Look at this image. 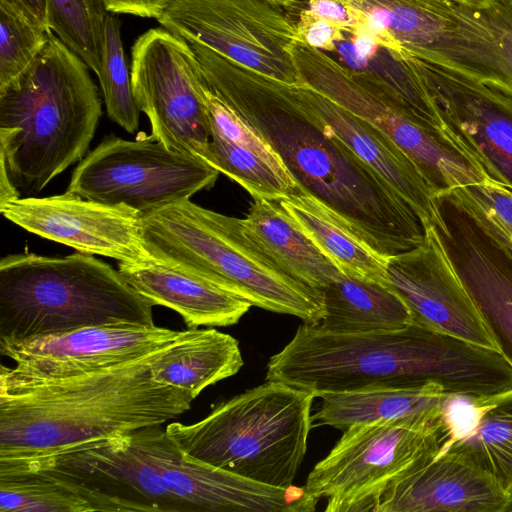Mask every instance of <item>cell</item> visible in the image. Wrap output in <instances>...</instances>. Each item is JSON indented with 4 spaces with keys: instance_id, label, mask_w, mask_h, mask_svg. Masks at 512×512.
Segmentation results:
<instances>
[{
    "instance_id": "1",
    "label": "cell",
    "mask_w": 512,
    "mask_h": 512,
    "mask_svg": "<svg viewBox=\"0 0 512 512\" xmlns=\"http://www.w3.org/2000/svg\"><path fill=\"white\" fill-rule=\"evenodd\" d=\"M188 43L206 87L266 139L300 189L387 258L423 241L425 229L412 207L319 121L297 85Z\"/></svg>"
},
{
    "instance_id": "2",
    "label": "cell",
    "mask_w": 512,
    "mask_h": 512,
    "mask_svg": "<svg viewBox=\"0 0 512 512\" xmlns=\"http://www.w3.org/2000/svg\"><path fill=\"white\" fill-rule=\"evenodd\" d=\"M265 380L315 398L382 386L435 384L483 403L512 388V365L497 350L417 324L366 334H333L303 322L267 364Z\"/></svg>"
},
{
    "instance_id": "3",
    "label": "cell",
    "mask_w": 512,
    "mask_h": 512,
    "mask_svg": "<svg viewBox=\"0 0 512 512\" xmlns=\"http://www.w3.org/2000/svg\"><path fill=\"white\" fill-rule=\"evenodd\" d=\"M164 348L66 378L0 377V458L41 454L179 417L195 398L153 379L151 365Z\"/></svg>"
},
{
    "instance_id": "4",
    "label": "cell",
    "mask_w": 512,
    "mask_h": 512,
    "mask_svg": "<svg viewBox=\"0 0 512 512\" xmlns=\"http://www.w3.org/2000/svg\"><path fill=\"white\" fill-rule=\"evenodd\" d=\"M30 467L112 499L121 512H245L250 480L187 458L162 425L37 454Z\"/></svg>"
},
{
    "instance_id": "5",
    "label": "cell",
    "mask_w": 512,
    "mask_h": 512,
    "mask_svg": "<svg viewBox=\"0 0 512 512\" xmlns=\"http://www.w3.org/2000/svg\"><path fill=\"white\" fill-rule=\"evenodd\" d=\"M88 68L49 33L30 65L0 88V204L35 196L86 156L102 115Z\"/></svg>"
},
{
    "instance_id": "6",
    "label": "cell",
    "mask_w": 512,
    "mask_h": 512,
    "mask_svg": "<svg viewBox=\"0 0 512 512\" xmlns=\"http://www.w3.org/2000/svg\"><path fill=\"white\" fill-rule=\"evenodd\" d=\"M140 235L149 258L204 277L252 306L309 324L324 316L322 292L284 272L246 236L241 219L186 198L142 215Z\"/></svg>"
},
{
    "instance_id": "7",
    "label": "cell",
    "mask_w": 512,
    "mask_h": 512,
    "mask_svg": "<svg viewBox=\"0 0 512 512\" xmlns=\"http://www.w3.org/2000/svg\"><path fill=\"white\" fill-rule=\"evenodd\" d=\"M89 326L153 327V305L112 266L80 252L10 254L0 262V340Z\"/></svg>"
},
{
    "instance_id": "8",
    "label": "cell",
    "mask_w": 512,
    "mask_h": 512,
    "mask_svg": "<svg viewBox=\"0 0 512 512\" xmlns=\"http://www.w3.org/2000/svg\"><path fill=\"white\" fill-rule=\"evenodd\" d=\"M313 393L265 380L213 407L202 420L166 426L187 458L248 480L293 486L304 460Z\"/></svg>"
},
{
    "instance_id": "9",
    "label": "cell",
    "mask_w": 512,
    "mask_h": 512,
    "mask_svg": "<svg viewBox=\"0 0 512 512\" xmlns=\"http://www.w3.org/2000/svg\"><path fill=\"white\" fill-rule=\"evenodd\" d=\"M455 401L444 411L347 428L311 470L305 490L326 499V512H374L386 492L450 445Z\"/></svg>"
},
{
    "instance_id": "10",
    "label": "cell",
    "mask_w": 512,
    "mask_h": 512,
    "mask_svg": "<svg viewBox=\"0 0 512 512\" xmlns=\"http://www.w3.org/2000/svg\"><path fill=\"white\" fill-rule=\"evenodd\" d=\"M361 26L398 57L451 67L509 87L494 38L476 0H348Z\"/></svg>"
},
{
    "instance_id": "11",
    "label": "cell",
    "mask_w": 512,
    "mask_h": 512,
    "mask_svg": "<svg viewBox=\"0 0 512 512\" xmlns=\"http://www.w3.org/2000/svg\"><path fill=\"white\" fill-rule=\"evenodd\" d=\"M289 50L300 84L384 132L410 158L434 194L492 183L482 166L446 130L416 123L361 85L326 52L300 41L294 42Z\"/></svg>"
},
{
    "instance_id": "12",
    "label": "cell",
    "mask_w": 512,
    "mask_h": 512,
    "mask_svg": "<svg viewBox=\"0 0 512 512\" xmlns=\"http://www.w3.org/2000/svg\"><path fill=\"white\" fill-rule=\"evenodd\" d=\"M219 171L202 158L169 149L152 136L103 138L74 169L67 191L145 215L211 188Z\"/></svg>"
},
{
    "instance_id": "13",
    "label": "cell",
    "mask_w": 512,
    "mask_h": 512,
    "mask_svg": "<svg viewBox=\"0 0 512 512\" xmlns=\"http://www.w3.org/2000/svg\"><path fill=\"white\" fill-rule=\"evenodd\" d=\"M429 223L497 349L512 365V244L464 188L434 195Z\"/></svg>"
},
{
    "instance_id": "14",
    "label": "cell",
    "mask_w": 512,
    "mask_h": 512,
    "mask_svg": "<svg viewBox=\"0 0 512 512\" xmlns=\"http://www.w3.org/2000/svg\"><path fill=\"white\" fill-rule=\"evenodd\" d=\"M285 7L264 0H170L157 21L244 68L299 85L289 51L298 41L296 21Z\"/></svg>"
},
{
    "instance_id": "15",
    "label": "cell",
    "mask_w": 512,
    "mask_h": 512,
    "mask_svg": "<svg viewBox=\"0 0 512 512\" xmlns=\"http://www.w3.org/2000/svg\"><path fill=\"white\" fill-rule=\"evenodd\" d=\"M131 56L133 91L151 136L171 150L202 158L210 140L204 80L187 40L152 28L136 39Z\"/></svg>"
},
{
    "instance_id": "16",
    "label": "cell",
    "mask_w": 512,
    "mask_h": 512,
    "mask_svg": "<svg viewBox=\"0 0 512 512\" xmlns=\"http://www.w3.org/2000/svg\"><path fill=\"white\" fill-rule=\"evenodd\" d=\"M403 58L421 77L446 131L493 183L512 190V90L437 62Z\"/></svg>"
},
{
    "instance_id": "17",
    "label": "cell",
    "mask_w": 512,
    "mask_h": 512,
    "mask_svg": "<svg viewBox=\"0 0 512 512\" xmlns=\"http://www.w3.org/2000/svg\"><path fill=\"white\" fill-rule=\"evenodd\" d=\"M184 331L153 326H89L22 340H0V377L60 379L109 368L162 349Z\"/></svg>"
},
{
    "instance_id": "18",
    "label": "cell",
    "mask_w": 512,
    "mask_h": 512,
    "mask_svg": "<svg viewBox=\"0 0 512 512\" xmlns=\"http://www.w3.org/2000/svg\"><path fill=\"white\" fill-rule=\"evenodd\" d=\"M0 212L17 226L83 254L119 262L148 258L140 235L141 215L126 205L104 204L66 191L11 199L0 204Z\"/></svg>"
},
{
    "instance_id": "19",
    "label": "cell",
    "mask_w": 512,
    "mask_h": 512,
    "mask_svg": "<svg viewBox=\"0 0 512 512\" xmlns=\"http://www.w3.org/2000/svg\"><path fill=\"white\" fill-rule=\"evenodd\" d=\"M423 226L425 235L418 246L388 257L386 285L407 305L413 324L497 349L432 226Z\"/></svg>"
},
{
    "instance_id": "20",
    "label": "cell",
    "mask_w": 512,
    "mask_h": 512,
    "mask_svg": "<svg viewBox=\"0 0 512 512\" xmlns=\"http://www.w3.org/2000/svg\"><path fill=\"white\" fill-rule=\"evenodd\" d=\"M210 140L202 159L242 186L253 199L279 201L298 187L266 139L204 83Z\"/></svg>"
},
{
    "instance_id": "21",
    "label": "cell",
    "mask_w": 512,
    "mask_h": 512,
    "mask_svg": "<svg viewBox=\"0 0 512 512\" xmlns=\"http://www.w3.org/2000/svg\"><path fill=\"white\" fill-rule=\"evenodd\" d=\"M508 503L490 476L444 450L386 492L374 512H507Z\"/></svg>"
},
{
    "instance_id": "22",
    "label": "cell",
    "mask_w": 512,
    "mask_h": 512,
    "mask_svg": "<svg viewBox=\"0 0 512 512\" xmlns=\"http://www.w3.org/2000/svg\"><path fill=\"white\" fill-rule=\"evenodd\" d=\"M300 94L319 119L359 159L378 173L416 212L422 224L435 217L434 193L410 158L379 128L305 85Z\"/></svg>"
},
{
    "instance_id": "23",
    "label": "cell",
    "mask_w": 512,
    "mask_h": 512,
    "mask_svg": "<svg viewBox=\"0 0 512 512\" xmlns=\"http://www.w3.org/2000/svg\"><path fill=\"white\" fill-rule=\"evenodd\" d=\"M129 286L153 306L177 312L188 329L237 324L251 304L194 273L155 261L119 262Z\"/></svg>"
},
{
    "instance_id": "24",
    "label": "cell",
    "mask_w": 512,
    "mask_h": 512,
    "mask_svg": "<svg viewBox=\"0 0 512 512\" xmlns=\"http://www.w3.org/2000/svg\"><path fill=\"white\" fill-rule=\"evenodd\" d=\"M241 225L246 236L284 272L307 286L321 291L342 273L279 201L253 199Z\"/></svg>"
},
{
    "instance_id": "25",
    "label": "cell",
    "mask_w": 512,
    "mask_h": 512,
    "mask_svg": "<svg viewBox=\"0 0 512 512\" xmlns=\"http://www.w3.org/2000/svg\"><path fill=\"white\" fill-rule=\"evenodd\" d=\"M457 397L435 384L382 386L328 394L312 415V427L330 426L341 431L381 420L436 413L448 409Z\"/></svg>"
},
{
    "instance_id": "26",
    "label": "cell",
    "mask_w": 512,
    "mask_h": 512,
    "mask_svg": "<svg viewBox=\"0 0 512 512\" xmlns=\"http://www.w3.org/2000/svg\"><path fill=\"white\" fill-rule=\"evenodd\" d=\"M324 316L315 324L333 334L395 331L412 324L401 297L388 285L341 273L321 290Z\"/></svg>"
},
{
    "instance_id": "27",
    "label": "cell",
    "mask_w": 512,
    "mask_h": 512,
    "mask_svg": "<svg viewBox=\"0 0 512 512\" xmlns=\"http://www.w3.org/2000/svg\"><path fill=\"white\" fill-rule=\"evenodd\" d=\"M244 365L238 341L213 328L188 329L165 347L151 365L156 382L196 398L206 387L229 378Z\"/></svg>"
},
{
    "instance_id": "28",
    "label": "cell",
    "mask_w": 512,
    "mask_h": 512,
    "mask_svg": "<svg viewBox=\"0 0 512 512\" xmlns=\"http://www.w3.org/2000/svg\"><path fill=\"white\" fill-rule=\"evenodd\" d=\"M279 203L342 273L386 284L388 258L318 199L297 187Z\"/></svg>"
},
{
    "instance_id": "29",
    "label": "cell",
    "mask_w": 512,
    "mask_h": 512,
    "mask_svg": "<svg viewBox=\"0 0 512 512\" xmlns=\"http://www.w3.org/2000/svg\"><path fill=\"white\" fill-rule=\"evenodd\" d=\"M445 450L465 457L508 495L512 493V393L476 405Z\"/></svg>"
},
{
    "instance_id": "30",
    "label": "cell",
    "mask_w": 512,
    "mask_h": 512,
    "mask_svg": "<svg viewBox=\"0 0 512 512\" xmlns=\"http://www.w3.org/2000/svg\"><path fill=\"white\" fill-rule=\"evenodd\" d=\"M1 512H120L110 498L41 471L0 472Z\"/></svg>"
},
{
    "instance_id": "31",
    "label": "cell",
    "mask_w": 512,
    "mask_h": 512,
    "mask_svg": "<svg viewBox=\"0 0 512 512\" xmlns=\"http://www.w3.org/2000/svg\"><path fill=\"white\" fill-rule=\"evenodd\" d=\"M108 14L105 0H46L49 31L96 75L101 68Z\"/></svg>"
},
{
    "instance_id": "32",
    "label": "cell",
    "mask_w": 512,
    "mask_h": 512,
    "mask_svg": "<svg viewBox=\"0 0 512 512\" xmlns=\"http://www.w3.org/2000/svg\"><path fill=\"white\" fill-rule=\"evenodd\" d=\"M121 22L109 12L99 82L109 118L128 133L139 126L140 109L136 101L121 40Z\"/></svg>"
},
{
    "instance_id": "33",
    "label": "cell",
    "mask_w": 512,
    "mask_h": 512,
    "mask_svg": "<svg viewBox=\"0 0 512 512\" xmlns=\"http://www.w3.org/2000/svg\"><path fill=\"white\" fill-rule=\"evenodd\" d=\"M49 33L18 2L0 0V88L30 65Z\"/></svg>"
},
{
    "instance_id": "34",
    "label": "cell",
    "mask_w": 512,
    "mask_h": 512,
    "mask_svg": "<svg viewBox=\"0 0 512 512\" xmlns=\"http://www.w3.org/2000/svg\"><path fill=\"white\" fill-rule=\"evenodd\" d=\"M463 188L512 244V190L490 182Z\"/></svg>"
},
{
    "instance_id": "35",
    "label": "cell",
    "mask_w": 512,
    "mask_h": 512,
    "mask_svg": "<svg viewBox=\"0 0 512 512\" xmlns=\"http://www.w3.org/2000/svg\"><path fill=\"white\" fill-rule=\"evenodd\" d=\"M298 41L323 52H335L337 44L347 33L313 13L309 8L301 9L296 21Z\"/></svg>"
},
{
    "instance_id": "36",
    "label": "cell",
    "mask_w": 512,
    "mask_h": 512,
    "mask_svg": "<svg viewBox=\"0 0 512 512\" xmlns=\"http://www.w3.org/2000/svg\"><path fill=\"white\" fill-rule=\"evenodd\" d=\"M307 4L313 13L346 33L361 26L360 14L348 0H307Z\"/></svg>"
},
{
    "instance_id": "37",
    "label": "cell",
    "mask_w": 512,
    "mask_h": 512,
    "mask_svg": "<svg viewBox=\"0 0 512 512\" xmlns=\"http://www.w3.org/2000/svg\"><path fill=\"white\" fill-rule=\"evenodd\" d=\"M170 0H105L107 9L114 14H130L157 19Z\"/></svg>"
},
{
    "instance_id": "38",
    "label": "cell",
    "mask_w": 512,
    "mask_h": 512,
    "mask_svg": "<svg viewBox=\"0 0 512 512\" xmlns=\"http://www.w3.org/2000/svg\"><path fill=\"white\" fill-rule=\"evenodd\" d=\"M18 2L30 15L41 22L49 31L47 26L46 16V0H15ZM50 32V31H49Z\"/></svg>"
},
{
    "instance_id": "39",
    "label": "cell",
    "mask_w": 512,
    "mask_h": 512,
    "mask_svg": "<svg viewBox=\"0 0 512 512\" xmlns=\"http://www.w3.org/2000/svg\"><path fill=\"white\" fill-rule=\"evenodd\" d=\"M264 1H268V2L275 3L278 5H282V6H289L296 2H299L300 0H264Z\"/></svg>"
},
{
    "instance_id": "40",
    "label": "cell",
    "mask_w": 512,
    "mask_h": 512,
    "mask_svg": "<svg viewBox=\"0 0 512 512\" xmlns=\"http://www.w3.org/2000/svg\"><path fill=\"white\" fill-rule=\"evenodd\" d=\"M507 512H512V493L509 494V503H508Z\"/></svg>"
}]
</instances>
